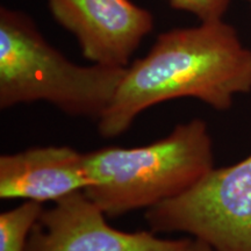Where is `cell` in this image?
I'll return each mask as SVG.
<instances>
[{"instance_id":"cell-5","label":"cell","mask_w":251,"mask_h":251,"mask_svg":"<svg viewBox=\"0 0 251 251\" xmlns=\"http://www.w3.org/2000/svg\"><path fill=\"white\" fill-rule=\"evenodd\" d=\"M54 203L41 213L26 251H186L191 242V238L158 237L151 230H118L84 191Z\"/></svg>"},{"instance_id":"cell-7","label":"cell","mask_w":251,"mask_h":251,"mask_svg":"<svg viewBox=\"0 0 251 251\" xmlns=\"http://www.w3.org/2000/svg\"><path fill=\"white\" fill-rule=\"evenodd\" d=\"M92 186L85 153L70 147H36L0 156V198L56 202Z\"/></svg>"},{"instance_id":"cell-9","label":"cell","mask_w":251,"mask_h":251,"mask_svg":"<svg viewBox=\"0 0 251 251\" xmlns=\"http://www.w3.org/2000/svg\"><path fill=\"white\" fill-rule=\"evenodd\" d=\"M177 11L193 14L200 21L222 20L231 0H166Z\"/></svg>"},{"instance_id":"cell-2","label":"cell","mask_w":251,"mask_h":251,"mask_svg":"<svg viewBox=\"0 0 251 251\" xmlns=\"http://www.w3.org/2000/svg\"><path fill=\"white\" fill-rule=\"evenodd\" d=\"M213 159L207 124L194 119L148 146L85 152L92 186L84 192L107 218H119L185 193L212 170Z\"/></svg>"},{"instance_id":"cell-10","label":"cell","mask_w":251,"mask_h":251,"mask_svg":"<svg viewBox=\"0 0 251 251\" xmlns=\"http://www.w3.org/2000/svg\"><path fill=\"white\" fill-rule=\"evenodd\" d=\"M186 251H215L208 243L203 242L199 238H191V242L188 244Z\"/></svg>"},{"instance_id":"cell-1","label":"cell","mask_w":251,"mask_h":251,"mask_svg":"<svg viewBox=\"0 0 251 251\" xmlns=\"http://www.w3.org/2000/svg\"><path fill=\"white\" fill-rule=\"evenodd\" d=\"M249 92L251 49L224 19L200 21L159 34L148 54L126 68L98 130L107 139L120 136L143 111L179 98L227 111L237 94Z\"/></svg>"},{"instance_id":"cell-8","label":"cell","mask_w":251,"mask_h":251,"mask_svg":"<svg viewBox=\"0 0 251 251\" xmlns=\"http://www.w3.org/2000/svg\"><path fill=\"white\" fill-rule=\"evenodd\" d=\"M42 203L25 201L0 214V251H26L30 231L43 212Z\"/></svg>"},{"instance_id":"cell-11","label":"cell","mask_w":251,"mask_h":251,"mask_svg":"<svg viewBox=\"0 0 251 251\" xmlns=\"http://www.w3.org/2000/svg\"><path fill=\"white\" fill-rule=\"evenodd\" d=\"M243 1H246V2H248V4H249V5L251 6V0H243Z\"/></svg>"},{"instance_id":"cell-4","label":"cell","mask_w":251,"mask_h":251,"mask_svg":"<svg viewBox=\"0 0 251 251\" xmlns=\"http://www.w3.org/2000/svg\"><path fill=\"white\" fill-rule=\"evenodd\" d=\"M153 233H186L215 251H251V155L214 169L180 196L147 209Z\"/></svg>"},{"instance_id":"cell-3","label":"cell","mask_w":251,"mask_h":251,"mask_svg":"<svg viewBox=\"0 0 251 251\" xmlns=\"http://www.w3.org/2000/svg\"><path fill=\"white\" fill-rule=\"evenodd\" d=\"M126 68L78 65L45 39L19 9L0 8V108L46 101L71 117L99 118Z\"/></svg>"},{"instance_id":"cell-6","label":"cell","mask_w":251,"mask_h":251,"mask_svg":"<svg viewBox=\"0 0 251 251\" xmlns=\"http://www.w3.org/2000/svg\"><path fill=\"white\" fill-rule=\"evenodd\" d=\"M50 13L76 37L93 64L127 68L155 26L148 9L131 0H47Z\"/></svg>"}]
</instances>
